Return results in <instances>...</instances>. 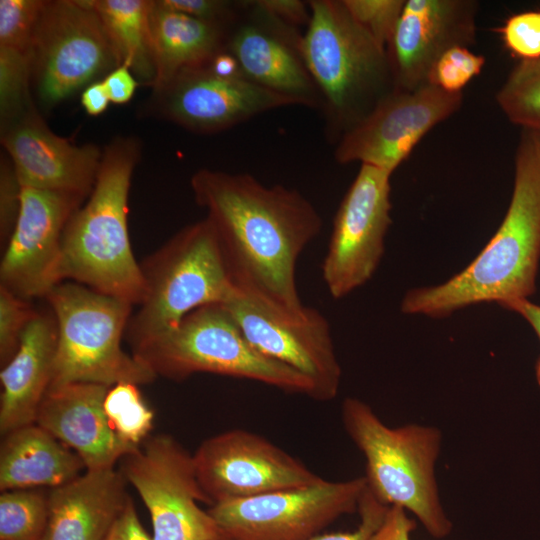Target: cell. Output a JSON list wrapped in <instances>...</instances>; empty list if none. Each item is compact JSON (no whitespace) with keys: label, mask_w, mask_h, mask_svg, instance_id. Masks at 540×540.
I'll return each mask as SVG.
<instances>
[{"label":"cell","mask_w":540,"mask_h":540,"mask_svg":"<svg viewBox=\"0 0 540 540\" xmlns=\"http://www.w3.org/2000/svg\"><path fill=\"white\" fill-rule=\"evenodd\" d=\"M190 185L196 203L207 211L235 283L291 312H304L296 263L322 228L311 202L295 189L266 186L247 173L201 169Z\"/></svg>","instance_id":"cell-1"},{"label":"cell","mask_w":540,"mask_h":540,"mask_svg":"<svg viewBox=\"0 0 540 540\" xmlns=\"http://www.w3.org/2000/svg\"><path fill=\"white\" fill-rule=\"evenodd\" d=\"M539 261L540 155L530 132L522 130L511 201L494 236L445 283L408 291L401 311L442 318L475 304L527 299L536 291Z\"/></svg>","instance_id":"cell-2"},{"label":"cell","mask_w":540,"mask_h":540,"mask_svg":"<svg viewBox=\"0 0 540 540\" xmlns=\"http://www.w3.org/2000/svg\"><path fill=\"white\" fill-rule=\"evenodd\" d=\"M136 140L122 137L104 150L94 187L69 218L62 237V278L133 306L145 283L128 233V198L139 158Z\"/></svg>","instance_id":"cell-3"},{"label":"cell","mask_w":540,"mask_h":540,"mask_svg":"<svg viewBox=\"0 0 540 540\" xmlns=\"http://www.w3.org/2000/svg\"><path fill=\"white\" fill-rule=\"evenodd\" d=\"M307 2L302 52L322 97L326 135L337 143L394 89L389 61L342 0Z\"/></svg>","instance_id":"cell-4"},{"label":"cell","mask_w":540,"mask_h":540,"mask_svg":"<svg viewBox=\"0 0 540 540\" xmlns=\"http://www.w3.org/2000/svg\"><path fill=\"white\" fill-rule=\"evenodd\" d=\"M341 417L365 458L368 490L383 504L413 513L434 538L448 536L452 523L435 477L440 430L420 424L388 427L367 403L351 397L344 400Z\"/></svg>","instance_id":"cell-5"},{"label":"cell","mask_w":540,"mask_h":540,"mask_svg":"<svg viewBox=\"0 0 540 540\" xmlns=\"http://www.w3.org/2000/svg\"><path fill=\"white\" fill-rule=\"evenodd\" d=\"M140 266L145 295L124 337L131 352L174 329L192 311L224 304L237 287L207 218L182 228Z\"/></svg>","instance_id":"cell-6"},{"label":"cell","mask_w":540,"mask_h":540,"mask_svg":"<svg viewBox=\"0 0 540 540\" xmlns=\"http://www.w3.org/2000/svg\"><path fill=\"white\" fill-rule=\"evenodd\" d=\"M57 324L50 387L86 382L113 386L149 384L155 373L121 346L133 305L73 281L45 297Z\"/></svg>","instance_id":"cell-7"},{"label":"cell","mask_w":540,"mask_h":540,"mask_svg":"<svg viewBox=\"0 0 540 540\" xmlns=\"http://www.w3.org/2000/svg\"><path fill=\"white\" fill-rule=\"evenodd\" d=\"M132 354L156 376L174 381L195 373H212L313 395V385L304 375L252 347L223 304L192 311L174 329Z\"/></svg>","instance_id":"cell-8"},{"label":"cell","mask_w":540,"mask_h":540,"mask_svg":"<svg viewBox=\"0 0 540 540\" xmlns=\"http://www.w3.org/2000/svg\"><path fill=\"white\" fill-rule=\"evenodd\" d=\"M118 66L89 0L45 1L31 46V83L52 107Z\"/></svg>","instance_id":"cell-9"},{"label":"cell","mask_w":540,"mask_h":540,"mask_svg":"<svg viewBox=\"0 0 540 540\" xmlns=\"http://www.w3.org/2000/svg\"><path fill=\"white\" fill-rule=\"evenodd\" d=\"M223 305L255 350L310 380L313 399L336 397L342 371L330 325L321 312L311 307L302 313L291 312L242 285H237Z\"/></svg>","instance_id":"cell-10"},{"label":"cell","mask_w":540,"mask_h":540,"mask_svg":"<svg viewBox=\"0 0 540 540\" xmlns=\"http://www.w3.org/2000/svg\"><path fill=\"white\" fill-rule=\"evenodd\" d=\"M365 477L321 481L211 505L220 540H308L358 511Z\"/></svg>","instance_id":"cell-11"},{"label":"cell","mask_w":540,"mask_h":540,"mask_svg":"<svg viewBox=\"0 0 540 540\" xmlns=\"http://www.w3.org/2000/svg\"><path fill=\"white\" fill-rule=\"evenodd\" d=\"M121 473L149 511L153 540H220L193 455L172 436H149L122 459Z\"/></svg>","instance_id":"cell-12"},{"label":"cell","mask_w":540,"mask_h":540,"mask_svg":"<svg viewBox=\"0 0 540 540\" xmlns=\"http://www.w3.org/2000/svg\"><path fill=\"white\" fill-rule=\"evenodd\" d=\"M391 174L361 164L335 214L322 278L330 295L345 297L375 273L392 222Z\"/></svg>","instance_id":"cell-13"},{"label":"cell","mask_w":540,"mask_h":540,"mask_svg":"<svg viewBox=\"0 0 540 540\" xmlns=\"http://www.w3.org/2000/svg\"><path fill=\"white\" fill-rule=\"evenodd\" d=\"M210 505L308 486L323 478L266 438L243 429L205 439L193 454Z\"/></svg>","instance_id":"cell-14"},{"label":"cell","mask_w":540,"mask_h":540,"mask_svg":"<svg viewBox=\"0 0 540 540\" xmlns=\"http://www.w3.org/2000/svg\"><path fill=\"white\" fill-rule=\"evenodd\" d=\"M463 93L447 92L426 82L414 90L393 89L336 143L340 164H361L392 173L417 143L462 105Z\"/></svg>","instance_id":"cell-15"},{"label":"cell","mask_w":540,"mask_h":540,"mask_svg":"<svg viewBox=\"0 0 540 540\" xmlns=\"http://www.w3.org/2000/svg\"><path fill=\"white\" fill-rule=\"evenodd\" d=\"M84 199L21 186L20 210L0 263V286L30 300L63 281L62 237Z\"/></svg>","instance_id":"cell-16"},{"label":"cell","mask_w":540,"mask_h":540,"mask_svg":"<svg viewBox=\"0 0 540 540\" xmlns=\"http://www.w3.org/2000/svg\"><path fill=\"white\" fill-rule=\"evenodd\" d=\"M302 37L297 27L269 13L257 0L242 1L227 27L225 48L248 80L296 105L322 110V97L304 60Z\"/></svg>","instance_id":"cell-17"},{"label":"cell","mask_w":540,"mask_h":540,"mask_svg":"<svg viewBox=\"0 0 540 540\" xmlns=\"http://www.w3.org/2000/svg\"><path fill=\"white\" fill-rule=\"evenodd\" d=\"M163 115L195 133H215L257 115L296 105L242 75H224L208 63L178 74L157 92Z\"/></svg>","instance_id":"cell-18"},{"label":"cell","mask_w":540,"mask_h":540,"mask_svg":"<svg viewBox=\"0 0 540 540\" xmlns=\"http://www.w3.org/2000/svg\"><path fill=\"white\" fill-rule=\"evenodd\" d=\"M478 3L470 0H407L387 45L393 87L410 91L428 82L440 56L475 42Z\"/></svg>","instance_id":"cell-19"},{"label":"cell","mask_w":540,"mask_h":540,"mask_svg":"<svg viewBox=\"0 0 540 540\" xmlns=\"http://www.w3.org/2000/svg\"><path fill=\"white\" fill-rule=\"evenodd\" d=\"M2 144L21 186L82 199L90 195L103 151L56 135L33 108L2 130Z\"/></svg>","instance_id":"cell-20"},{"label":"cell","mask_w":540,"mask_h":540,"mask_svg":"<svg viewBox=\"0 0 540 540\" xmlns=\"http://www.w3.org/2000/svg\"><path fill=\"white\" fill-rule=\"evenodd\" d=\"M108 389L86 382L51 387L37 411L35 423L77 453L86 470L113 468L137 447L111 428L103 408Z\"/></svg>","instance_id":"cell-21"},{"label":"cell","mask_w":540,"mask_h":540,"mask_svg":"<svg viewBox=\"0 0 540 540\" xmlns=\"http://www.w3.org/2000/svg\"><path fill=\"white\" fill-rule=\"evenodd\" d=\"M121 471L86 470L49 491V517L42 540H104L131 498Z\"/></svg>","instance_id":"cell-22"},{"label":"cell","mask_w":540,"mask_h":540,"mask_svg":"<svg viewBox=\"0 0 540 540\" xmlns=\"http://www.w3.org/2000/svg\"><path fill=\"white\" fill-rule=\"evenodd\" d=\"M57 346L54 315L37 311L25 329L18 350L2 366L0 432L33 424L52 378Z\"/></svg>","instance_id":"cell-23"},{"label":"cell","mask_w":540,"mask_h":540,"mask_svg":"<svg viewBox=\"0 0 540 540\" xmlns=\"http://www.w3.org/2000/svg\"><path fill=\"white\" fill-rule=\"evenodd\" d=\"M227 27L171 10L151 1L150 41L155 68V92L181 72L207 64L225 49Z\"/></svg>","instance_id":"cell-24"},{"label":"cell","mask_w":540,"mask_h":540,"mask_svg":"<svg viewBox=\"0 0 540 540\" xmlns=\"http://www.w3.org/2000/svg\"><path fill=\"white\" fill-rule=\"evenodd\" d=\"M82 459L36 423L3 435L0 448L1 491L55 488L80 476Z\"/></svg>","instance_id":"cell-25"},{"label":"cell","mask_w":540,"mask_h":540,"mask_svg":"<svg viewBox=\"0 0 540 540\" xmlns=\"http://www.w3.org/2000/svg\"><path fill=\"white\" fill-rule=\"evenodd\" d=\"M114 50L118 66L153 84L155 68L150 41L147 0H89Z\"/></svg>","instance_id":"cell-26"},{"label":"cell","mask_w":540,"mask_h":540,"mask_svg":"<svg viewBox=\"0 0 540 540\" xmlns=\"http://www.w3.org/2000/svg\"><path fill=\"white\" fill-rule=\"evenodd\" d=\"M508 120L523 130L540 131V58L520 60L496 94Z\"/></svg>","instance_id":"cell-27"},{"label":"cell","mask_w":540,"mask_h":540,"mask_svg":"<svg viewBox=\"0 0 540 540\" xmlns=\"http://www.w3.org/2000/svg\"><path fill=\"white\" fill-rule=\"evenodd\" d=\"M49 517V492L36 488L2 491L0 540H42Z\"/></svg>","instance_id":"cell-28"},{"label":"cell","mask_w":540,"mask_h":540,"mask_svg":"<svg viewBox=\"0 0 540 540\" xmlns=\"http://www.w3.org/2000/svg\"><path fill=\"white\" fill-rule=\"evenodd\" d=\"M103 408L111 428L123 442L139 446L149 437L154 413L137 384L121 382L109 387Z\"/></svg>","instance_id":"cell-29"},{"label":"cell","mask_w":540,"mask_h":540,"mask_svg":"<svg viewBox=\"0 0 540 540\" xmlns=\"http://www.w3.org/2000/svg\"><path fill=\"white\" fill-rule=\"evenodd\" d=\"M31 83V53L0 47V115L6 128L32 109L28 88Z\"/></svg>","instance_id":"cell-30"},{"label":"cell","mask_w":540,"mask_h":540,"mask_svg":"<svg viewBox=\"0 0 540 540\" xmlns=\"http://www.w3.org/2000/svg\"><path fill=\"white\" fill-rule=\"evenodd\" d=\"M42 0L0 1V47L31 53Z\"/></svg>","instance_id":"cell-31"},{"label":"cell","mask_w":540,"mask_h":540,"mask_svg":"<svg viewBox=\"0 0 540 540\" xmlns=\"http://www.w3.org/2000/svg\"><path fill=\"white\" fill-rule=\"evenodd\" d=\"M353 18L387 48L406 0H342Z\"/></svg>","instance_id":"cell-32"},{"label":"cell","mask_w":540,"mask_h":540,"mask_svg":"<svg viewBox=\"0 0 540 540\" xmlns=\"http://www.w3.org/2000/svg\"><path fill=\"white\" fill-rule=\"evenodd\" d=\"M484 64L485 58L473 53L468 47H452L436 61L428 82L447 92H462V89L481 72Z\"/></svg>","instance_id":"cell-33"},{"label":"cell","mask_w":540,"mask_h":540,"mask_svg":"<svg viewBox=\"0 0 540 540\" xmlns=\"http://www.w3.org/2000/svg\"><path fill=\"white\" fill-rule=\"evenodd\" d=\"M29 300L0 286V361L4 366L19 348L22 335L35 317Z\"/></svg>","instance_id":"cell-34"},{"label":"cell","mask_w":540,"mask_h":540,"mask_svg":"<svg viewBox=\"0 0 540 540\" xmlns=\"http://www.w3.org/2000/svg\"><path fill=\"white\" fill-rule=\"evenodd\" d=\"M499 31L505 46L520 60L540 58V10L512 15Z\"/></svg>","instance_id":"cell-35"},{"label":"cell","mask_w":540,"mask_h":540,"mask_svg":"<svg viewBox=\"0 0 540 540\" xmlns=\"http://www.w3.org/2000/svg\"><path fill=\"white\" fill-rule=\"evenodd\" d=\"M389 506L380 502L367 488L361 496L358 512L360 524L352 532L317 534L308 540H371L383 522Z\"/></svg>","instance_id":"cell-36"},{"label":"cell","mask_w":540,"mask_h":540,"mask_svg":"<svg viewBox=\"0 0 540 540\" xmlns=\"http://www.w3.org/2000/svg\"><path fill=\"white\" fill-rule=\"evenodd\" d=\"M163 6L205 21L228 26L238 14L242 1L158 0Z\"/></svg>","instance_id":"cell-37"},{"label":"cell","mask_w":540,"mask_h":540,"mask_svg":"<svg viewBox=\"0 0 540 540\" xmlns=\"http://www.w3.org/2000/svg\"><path fill=\"white\" fill-rule=\"evenodd\" d=\"M21 184L12 163H1L0 173V235L4 245L8 241L20 210Z\"/></svg>","instance_id":"cell-38"},{"label":"cell","mask_w":540,"mask_h":540,"mask_svg":"<svg viewBox=\"0 0 540 540\" xmlns=\"http://www.w3.org/2000/svg\"><path fill=\"white\" fill-rule=\"evenodd\" d=\"M104 540H153L139 520L132 498L129 499Z\"/></svg>","instance_id":"cell-39"},{"label":"cell","mask_w":540,"mask_h":540,"mask_svg":"<svg viewBox=\"0 0 540 540\" xmlns=\"http://www.w3.org/2000/svg\"><path fill=\"white\" fill-rule=\"evenodd\" d=\"M415 527L416 522L407 516L404 509L390 506L371 540H411L410 534Z\"/></svg>","instance_id":"cell-40"},{"label":"cell","mask_w":540,"mask_h":540,"mask_svg":"<svg viewBox=\"0 0 540 540\" xmlns=\"http://www.w3.org/2000/svg\"><path fill=\"white\" fill-rule=\"evenodd\" d=\"M258 4L285 23L299 28L308 25L310 9L308 2L300 0H257Z\"/></svg>","instance_id":"cell-41"},{"label":"cell","mask_w":540,"mask_h":540,"mask_svg":"<svg viewBox=\"0 0 540 540\" xmlns=\"http://www.w3.org/2000/svg\"><path fill=\"white\" fill-rule=\"evenodd\" d=\"M108 92L110 102L125 104L131 100L138 86V81L131 70L120 65L105 75L102 80Z\"/></svg>","instance_id":"cell-42"},{"label":"cell","mask_w":540,"mask_h":540,"mask_svg":"<svg viewBox=\"0 0 540 540\" xmlns=\"http://www.w3.org/2000/svg\"><path fill=\"white\" fill-rule=\"evenodd\" d=\"M109 103L110 98L102 80L91 83L81 94V104L91 116L102 114Z\"/></svg>","instance_id":"cell-43"},{"label":"cell","mask_w":540,"mask_h":540,"mask_svg":"<svg viewBox=\"0 0 540 540\" xmlns=\"http://www.w3.org/2000/svg\"><path fill=\"white\" fill-rule=\"evenodd\" d=\"M499 305L521 315L532 326L540 340V305L534 304L526 298L502 302Z\"/></svg>","instance_id":"cell-44"},{"label":"cell","mask_w":540,"mask_h":540,"mask_svg":"<svg viewBox=\"0 0 540 540\" xmlns=\"http://www.w3.org/2000/svg\"><path fill=\"white\" fill-rule=\"evenodd\" d=\"M529 131V130H528ZM540 155V131H529Z\"/></svg>","instance_id":"cell-45"},{"label":"cell","mask_w":540,"mask_h":540,"mask_svg":"<svg viewBox=\"0 0 540 540\" xmlns=\"http://www.w3.org/2000/svg\"><path fill=\"white\" fill-rule=\"evenodd\" d=\"M535 371H536V379L540 386V357L537 360Z\"/></svg>","instance_id":"cell-46"}]
</instances>
